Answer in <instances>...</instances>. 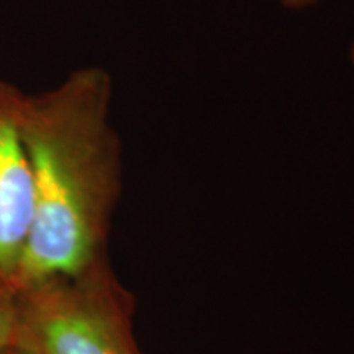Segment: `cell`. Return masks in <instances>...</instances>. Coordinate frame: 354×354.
Listing matches in <instances>:
<instances>
[{
  "label": "cell",
  "instance_id": "277c9868",
  "mask_svg": "<svg viewBox=\"0 0 354 354\" xmlns=\"http://www.w3.org/2000/svg\"><path fill=\"white\" fill-rule=\"evenodd\" d=\"M13 323H15L13 292L7 287H0V349H6L12 344Z\"/></svg>",
  "mask_w": 354,
  "mask_h": 354
},
{
  "label": "cell",
  "instance_id": "52a82bcc",
  "mask_svg": "<svg viewBox=\"0 0 354 354\" xmlns=\"http://www.w3.org/2000/svg\"><path fill=\"white\" fill-rule=\"evenodd\" d=\"M348 56H349V63H351L353 69H354V38H353L351 44H349V51H348Z\"/></svg>",
  "mask_w": 354,
  "mask_h": 354
},
{
  "label": "cell",
  "instance_id": "8992f818",
  "mask_svg": "<svg viewBox=\"0 0 354 354\" xmlns=\"http://www.w3.org/2000/svg\"><path fill=\"white\" fill-rule=\"evenodd\" d=\"M0 354H25V353H21L20 349H17L13 346H7L6 349H0Z\"/></svg>",
  "mask_w": 354,
  "mask_h": 354
},
{
  "label": "cell",
  "instance_id": "6da1fadb",
  "mask_svg": "<svg viewBox=\"0 0 354 354\" xmlns=\"http://www.w3.org/2000/svg\"><path fill=\"white\" fill-rule=\"evenodd\" d=\"M112 99V76L100 66L73 71L38 95L21 92L17 125L33 174L35 220L13 290L107 258L123 184Z\"/></svg>",
  "mask_w": 354,
  "mask_h": 354
},
{
  "label": "cell",
  "instance_id": "5b68a950",
  "mask_svg": "<svg viewBox=\"0 0 354 354\" xmlns=\"http://www.w3.org/2000/svg\"><path fill=\"white\" fill-rule=\"evenodd\" d=\"M277 2L284 8H287V10L299 12V10H304V8L315 6L318 0H277Z\"/></svg>",
  "mask_w": 354,
  "mask_h": 354
},
{
  "label": "cell",
  "instance_id": "7a4b0ae2",
  "mask_svg": "<svg viewBox=\"0 0 354 354\" xmlns=\"http://www.w3.org/2000/svg\"><path fill=\"white\" fill-rule=\"evenodd\" d=\"M10 346L25 354H141L133 331V299L107 258L73 276L12 290Z\"/></svg>",
  "mask_w": 354,
  "mask_h": 354
},
{
  "label": "cell",
  "instance_id": "3957f363",
  "mask_svg": "<svg viewBox=\"0 0 354 354\" xmlns=\"http://www.w3.org/2000/svg\"><path fill=\"white\" fill-rule=\"evenodd\" d=\"M21 92L0 82V287L13 290L35 220V184L17 125Z\"/></svg>",
  "mask_w": 354,
  "mask_h": 354
}]
</instances>
